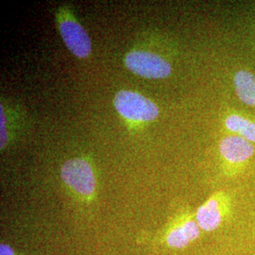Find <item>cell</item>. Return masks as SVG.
Masks as SVG:
<instances>
[{
	"label": "cell",
	"instance_id": "3957f363",
	"mask_svg": "<svg viewBox=\"0 0 255 255\" xmlns=\"http://www.w3.org/2000/svg\"><path fill=\"white\" fill-rule=\"evenodd\" d=\"M125 64L133 74L150 80L165 79L172 72L169 62L149 51L133 50L125 57Z\"/></svg>",
	"mask_w": 255,
	"mask_h": 255
},
{
	"label": "cell",
	"instance_id": "7c38bea8",
	"mask_svg": "<svg viewBox=\"0 0 255 255\" xmlns=\"http://www.w3.org/2000/svg\"><path fill=\"white\" fill-rule=\"evenodd\" d=\"M251 25H252V28H251V31L254 33V36H255V15H254V19L252 20V23H251Z\"/></svg>",
	"mask_w": 255,
	"mask_h": 255
},
{
	"label": "cell",
	"instance_id": "30bf717a",
	"mask_svg": "<svg viewBox=\"0 0 255 255\" xmlns=\"http://www.w3.org/2000/svg\"><path fill=\"white\" fill-rule=\"evenodd\" d=\"M0 146L4 148L8 140V132L6 129V116L4 114L3 105L0 107Z\"/></svg>",
	"mask_w": 255,
	"mask_h": 255
},
{
	"label": "cell",
	"instance_id": "277c9868",
	"mask_svg": "<svg viewBox=\"0 0 255 255\" xmlns=\"http://www.w3.org/2000/svg\"><path fill=\"white\" fill-rule=\"evenodd\" d=\"M201 236V229L196 219L189 214H184L165 228L161 240L168 248L183 249L197 240Z\"/></svg>",
	"mask_w": 255,
	"mask_h": 255
},
{
	"label": "cell",
	"instance_id": "ba28073f",
	"mask_svg": "<svg viewBox=\"0 0 255 255\" xmlns=\"http://www.w3.org/2000/svg\"><path fill=\"white\" fill-rule=\"evenodd\" d=\"M223 125L229 134L241 137L255 146V119L250 115L231 109L224 116Z\"/></svg>",
	"mask_w": 255,
	"mask_h": 255
},
{
	"label": "cell",
	"instance_id": "9c48e42d",
	"mask_svg": "<svg viewBox=\"0 0 255 255\" xmlns=\"http://www.w3.org/2000/svg\"><path fill=\"white\" fill-rule=\"evenodd\" d=\"M233 85L237 98L255 109V74L247 69H238L233 76Z\"/></svg>",
	"mask_w": 255,
	"mask_h": 255
},
{
	"label": "cell",
	"instance_id": "5b68a950",
	"mask_svg": "<svg viewBox=\"0 0 255 255\" xmlns=\"http://www.w3.org/2000/svg\"><path fill=\"white\" fill-rule=\"evenodd\" d=\"M219 154L222 161L233 169H237L254 157L255 146L241 137L227 134L220 140Z\"/></svg>",
	"mask_w": 255,
	"mask_h": 255
},
{
	"label": "cell",
	"instance_id": "8fae6325",
	"mask_svg": "<svg viewBox=\"0 0 255 255\" xmlns=\"http://www.w3.org/2000/svg\"><path fill=\"white\" fill-rule=\"evenodd\" d=\"M0 255H18L14 250L9 246L8 244H5V243H1L0 245Z\"/></svg>",
	"mask_w": 255,
	"mask_h": 255
},
{
	"label": "cell",
	"instance_id": "6da1fadb",
	"mask_svg": "<svg viewBox=\"0 0 255 255\" xmlns=\"http://www.w3.org/2000/svg\"><path fill=\"white\" fill-rule=\"evenodd\" d=\"M63 182L82 198H92L96 192L97 181L90 163L82 158L66 161L61 168Z\"/></svg>",
	"mask_w": 255,
	"mask_h": 255
},
{
	"label": "cell",
	"instance_id": "52a82bcc",
	"mask_svg": "<svg viewBox=\"0 0 255 255\" xmlns=\"http://www.w3.org/2000/svg\"><path fill=\"white\" fill-rule=\"evenodd\" d=\"M224 208L225 198L219 193L201 205L195 214V219L201 231L213 232L219 228L224 218Z\"/></svg>",
	"mask_w": 255,
	"mask_h": 255
},
{
	"label": "cell",
	"instance_id": "8992f818",
	"mask_svg": "<svg viewBox=\"0 0 255 255\" xmlns=\"http://www.w3.org/2000/svg\"><path fill=\"white\" fill-rule=\"evenodd\" d=\"M59 29L65 46L76 57L87 58L92 51V43L87 31L71 17L60 19Z\"/></svg>",
	"mask_w": 255,
	"mask_h": 255
},
{
	"label": "cell",
	"instance_id": "7a4b0ae2",
	"mask_svg": "<svg viewBox=\"0 0 255 255\" xmlns=\"http://www.w3.org/2000/svg\"><path fill=\"white\" fill-rule=\"evenodd\" d=\"M114 103L119 115L129 121L147 122L159 116V108L154 102L136 92L119 91L115 97Z\"/></svg>",
	"mask_w": 255,
	"mask_h": 255
}]
</instances>
